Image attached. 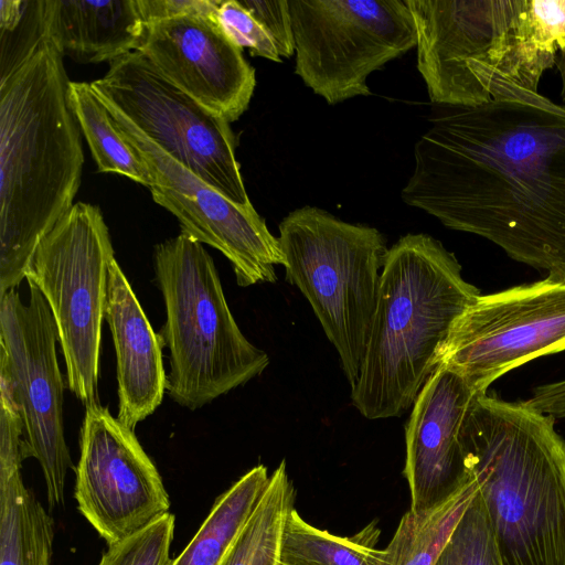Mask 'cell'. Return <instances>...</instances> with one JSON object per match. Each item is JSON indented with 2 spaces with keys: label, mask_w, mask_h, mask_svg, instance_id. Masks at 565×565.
<instances>
[{
  "label": "cell",
  "mask_w": 565,
  "mask_h": 565,
  "mask_svg": "<svg viewBox=\"0 0 565 565\" xmlns=\"http://www.w3.org/2000/svg\"><path fill=\"white\" fill-rule=\"evenodd\" d=\"M75 473L78 511L108 545L169 513L161 476L134 429L98 402L85 406Z\"/></svg>",
  "instance_id": "5bb4252c"
},
{
  "label": "cell",
  "mask_w": 565,
  "mask_h": 565,
  "mask_svg": "<svg viewBox=\"0 0 565 565\" xmlns=\"http://www.w3.org/2000/svg\"><path fill=\"white\" fill-rule=\"evenodd\" d=\"M555 65L561 75V81H562L561 96H562L563 102L565 103V52L558 53V55L556 56V60H555Z\"/></svg>",
  "instance_id": "1f68e13d"
},
{
  "label": "cell",
  "mask_w": 565,
  "mask_h": 565,
  "mask_svg": "<svg viewBox=\"0 0 565 565\" xmlns=\"http://www.w3.org/2000/svg\"><path fill=\"white\" fill-rule=\"evenodd\" d=\"M270 475L258 465L214 502L183 552L168 565H221L253 515Z\"/></svg>",
  "instance_id": "ffe728a7"
},
{
  "label": "cell",
  "mask_w": 565,
  "mask_h": 565,
  "mask_svg": "<svg viewBox=\"0 0 565 565\" xmlns=\"http://www.w3.org/2000/svg\"><path fill=\"white\" fill-rule=\"evenodd\" d=\"M414 159L407 205L565 281V105L495 79L488 102L431 118Z\"/></svg>",
  "instance_id": "6da1fadb"
},
{
  "label": "cell",
  "mask_w": 565,
  "mask_h": 565,
  "mask_svg": "<svg viewBox=\"0 0 565 565\" xmlns=\"http://www.w3.org/2000/svg\"><path fill=\"white\" fill-rule=\"evenodd\" d=\"M477 492L472 478L441 503L406 512L386 546L392 565H435Z\"/></svg>",
  "instance_id": "603a6c76"
},
{
  "label": "cell",
  "mask_w": 565,
  "mask_h": 565,
  "mask_svg": "<svg viewBox=\"0 0 565 565\" xmlns=\"http://www.w3.org/2000/svg\"><path fill=\"white\" fill-rule=\"evenodd\" d=\"M222 0H137L140 15L151 23L184 15H215Z\"/></svg>",
  "instance_id": "f546056e"
},
{
  "label": "cell",
  "mask_w": 565,
  "mask_h": 565,
  "mask_svg": "<svg viewBox=\"0 0 565 565\" xmlns=\"http://www.w3.org/2000/svg\"><path fill=\"white\" fill-rule=\"evenodd\" d=\"M137 51L170 83L230 124L248 108L255 70L216 14L147 23Z\"/></svg>",
  "instance_id": "9a60e30c"
},
{
  "label": "cell",
  "mask_w": 565,
  "mask_h": 565,
  "mask_svg": "<svg viewBox=\"0 0 565 565\" xmlns=\"http://www.w3.org/2000/svg\"><path fill=\"white\" fill-rule=\"evenodd\" d=\"M461 441L504 565H565V440L554 418L486 393Z\"/></svg>",
  "instance_id": "3957f363"
},
{
  "label": "cell",
  "mask_w": 565,
  "mask_h": 565,
  "mask_svg": "<svg viewBox=\"0 0 565 565\" xmlns=\"http://www.w3.org/2000/svg\"><path fill=\"white\" fill-rule=\"evenodd\" d=\"M435 565H504L478 489Z\"/></svg>",
  "instance_id": "d4e9b609"
},
{
  "label": "cell",
  "mask_w": 565,
  "mask_h": 565,
  "mask_svg": "<svg viewBox=\"0 0 565 565\" xmlns=\"http://www.w3.org/2000/svg\"><path fill=\"white\" fill-rule=\"evenodd\" d=\"M0 83L10 77L43 39L41 0L0 1Z\"/></svg>",
  "instance_id": "484cf974"
},
{
  "label": "cell",
  "mask_w": 565,
  "mask_h": 565,
  "mask_svg": "<svg viewBox=\"0 0 565 565\" xmlns=\"http://www.w3.org/2000/svg\"><path fill=\"white\" fill-rule=\"evenodd\" d=\"M380 529L372 521L352 536H338L306 522L292 508L282 529L279 565H392L376 548Z\"/></svg>",
  "instance_id": "44dd1931"
},
{
  "label": "cell",
  "mask_w": 565,
  "mask_h": 565,
  "mask_svg": "<svg viewBox=\"0 0 565 565\" xmlns=\"http://www.w3.org/2000/svg\"><path fill=\"white\" fill-rule=\"evenodd\" d=\"M416 29L417 68L433 103L473 107L495 79L537 92L548 62L531 0H405Z\"/></svg>",
  "instance_id": "5b68a950"
},
{
  "label": "cell",
  "mask_w": 565,
  "mask_h": 565,
  "mask_svg": "<svg viewBox=\"0 0 565 565\" xmlns=\"http://www.w3.org/2000/svg\"><path fill=\"white\" fill-rule=\"evenodd\" d=\"M104 103L115 126L146 163L153 201L177 217L181 232L221 252L232 264L238 286L275 282V266H284L279 239L253 204L232 202Z\"/></svg>",
  "instance_id": "4fadbf2b"
},
{
  "label": "cell",
  "mask_w": 565,
  "mask_h": 565,
  "mask_svg": "<svg viewBox=\"0 0 565 565\" xmlns=\"http://www.w3.org/2000/svg\"><path fill=\"white\" fill-rule=\"evenodd\" d=\"M154 271L166 308L167 391L175 403L201 408L265 371L269 356L238 328L203 244L182 232L158 244Z\"/></svg>",
  "instance_id": "8992f818"
},
{
  "label": "cell",
  "mask_w": 565,
  "mask_h": 565,
  "mask_svg": "<svg viewBox=\"0 0 565 565\" xmlns=\"http://www.w3.org/2000/svg\"><path fill=\"white\" fill-rule=\"evenodd\" d=\"M115 253L98 206L78 202L42 238L26 268L55 321L67 386L95 403L109 266Z\"/></svg>",
  "instance_id": "ba28073f"
},
{
  "label": "cell",
  "mask_w": 565,
  "mask_h": 565,
  "mask_svg": "<svg viewBox=\"0 0 565 565\" xmlns=\"http://www.w3.org/2000/svg\"><path fill=\"white\" fill-rule=\"evenodd\" d=\"M238 1L271 36L279 56L290 57L295 53V40L288 0Z\"/></svg>",
  "instance_id": "f1b7e54d"
},
{
  "label": "cell",
  "mask_w": 565,
  "mask_h": 565,
  "mask_svg": "<svg viewBox=\"0 0 565 565\" xmlns=\"http://www.w3.org/2000/svg\"><path fill=\"white\" fill-rule=\"evenodd\" d=\"M66 97L89 145L97 171L118 173L149 186L146 163L115 126L106 104L92 84L68 81Z\"/></svg>",
  "instance_id": "7402d4cb"
},
{
  "label": "cell",
  "mask_w": 565,
  "mask_h": 565,
  "mask_svg": "<svg viewBox=\"0 0 565 565\" xmlns=\"http://www.w3.org/2000/svg\"><path fill=\"white\" fill-rule=\"evenodd\" d=\"M479 395L461 374L444 364L422 387L405 426L409 510L430 509L469 480L461 433Z\"/></svg>",
  "instance_id": "2e32d148"
},
{
  "label": "cell",
  "mask_w": 565,
  "mask_h": 565,
  "mask_svg": "<svg viewBox=\"0 0 565 565\" xmlns=\"http://www.w3.org/2000/svg\"><path fill=\"white\" fill-rule=\"evenodd\" d=\"M41 20L44 40L88 63L137 51L146 28L137 0H41Z\"/></svg>",
  "instance_id": "ac0fdd59"
},
{
  "label": "cell",
  "mask_w": 565,
  "mask_h": 565,
  "mask_svg": "<svg viewBox=\"0 0 565 565\" xmlns=\"http://www.w3.org/2000/svg\"><path fill=\"white\" fill-rule=\"evenodd\" d=\"M67 84L46 40L0 83V296L19 287L42 238L74 205L84 154Z\"/></svg>",
  "instance_id": "7a4b0ae2"
},
{
  "label": "cell",
  "mask_w": 565,
  "mask_h": 565,
  "mask_svg": "<svg viewBox=\"0 0 565 565\" xmlns=\"http://www.w3.org/2000/svg\"><path fill=\"white\" fill-rule=\"evenodd\" d=\"M544 411L554 418H565V379L544 384L541 388Z\"/></svg>",
  "instance_id": "4dcf8cb0"
},
{
  "label": "cell",
  "mask_w": 565,
  "mask_h": 565,
  "mask_svg": "<svg viewBox=\"0 0 565 565\" xmlns=\"http://www.w3.org/2000/svg\"><path fill=\"white\" fill-rule=\"evenodd\" d=\"M105 320L116 352L117 418L135 430L138 423L158 408L167 391L164 343L150 324L116 258L109 266Z\"/></svg>",
  "instance_id": "e0dca14e"
},
{
  "label": "cell",
  "mask_w": 565,
  "mask_h": 565,
  "mask_svg": "<svg viewBox=\"0 0 565 565\" xmlns=\"http://www.w3.org/2000/svg\"><path fill=\"white\" fill-rule=\"evenodd\" d=\"M295 73L330 105L369 96L367 78L416 46L405 0H288Z\"/></svg>",
  "instance_id": "9c48e42d"
},
{
  "label": "cell",
  "mask_w": 565,
  "mask_h": 565,
  "mask_svg": "<svg viewBox=\"0 0 565 565\" xmlns=\"http://www.w3.org/2000/svg\"><path fill=\"white\" fill-rule=\"evenodd\" d=\"M175 518L167 513L135 534L108 545L97 565H168Z\"/></svg>",
  "instance_id": "4316f807"
},
{
  "label": "cell",
  "mask_w": 565,
  "mask_h": 565,
  "mask_svg": "<svg viewBox=\"0 0 565 565\" xmlns=\"http://www.w3.org/2000/svg\"><path fill=\"white\" fill-rule=\"evenodd\" d=\"M216 19L238 46L249 49L250 55L281 62L271 36L238 0H222Z\"/></svg>",
  "instance_id": "83f0119b"
},
{
  "label": "cell",
  "mask_w": 565,
  "mask_h": 565,
  "mask_svg": "<svg viewBox=\"0 0 565 565\" xmlns=\"http://www.w3.org/2000/svg\"><path fill=\"white\" fill-rule=\"evenodd\" d=\"M29 288L26 305L18 288L0 296V369L12 383L23 419L26 458L39 461L47 504L53 509L64 503L72 466L63 424L64 382L51 309L35 285Z\"/></svg>",
  "instance_id": "8fae6325"
},
{
  "label": "cell",
  "mask_w": 565,
  "mask_h": 565,
  "mask_svg": "<svg viewBox=\"0 0 565 565\" xmlns=\"http://www.w3.org/2000/svg\"><path fill=\"white\" fill-rule=\"evenodd\" d=\"M480 295L433 236L406 234L388 248L364 360L351 387L362 416L399 417L413 406L455 322Z\"/></svg>",
  "instance_id": "277c9868"
},
{
  "label": "cell",
  "mask_w": 565,
  "mask_h": 565,
  "mask_svg": "<svg viewBox=\"0 0 565 565\" xmlns=\"http://www.w3.org/2000/svg\"><path fill=\"white\" fill-rule=\"evenodd\" d=\"M565 350V281L545 278L480 295L455 322L437 356L479 394L500 376Z\"/></svg>",
  "instance_id": "7c38bea8"
},
{
  "label": "cell",
  "mask_w": 565,
  "mask_h": 565,
  "mask_svg": "<svg viewBox=\"0 0 565 565\" xmlns=\"http://www.w3.org/2000/svg\"><path fill=\"white\" fill-rule=\"evenodd\" d=\"M278 239L285 278L310 303L352 387L376 309L386 239L375 227L308 205L282 218Z\"/></svg>",
  "instance_id": "52a82bcc"
},
{
  "label": "cell",
  "mask_w": 565,
  "mask_h": 565,
  "mask_svg": "<svg viewBox=\"0 0 565 565\" xmlns=\"http://www.w3.org/2000/svg\"><path fill=\"white\" fill-rule=\"evenodd\" d=\"M295 490L285 460L273 471L248 523L221 565H279L282 529Z\"/></svg>",
  "instance_id": "cb8c5ba5"
},
{
  "label": "cell",
  "mask_w": 565,
  "mask_h": 565,
  "mask_svg": "<svg viewBox=\"0 0 565 565\" xmlns=\"http://www.w3.org/2000/svg\"><path fill=\"white\" fill-rule=\"evenodd\" d=\"M99 96L178 163L232 202L249 206L230 122L164 78L138 51L90 83Z\"/></svg>",
  "instance_id": "30bf717a"
},
{
  "label": "cell",
  "mask_w": 565,
  "mask_h": 565,
  "mask_svg": "<svg viewBox=\"0 0 565 565\" xmlns=\"http://www.w3.org/2000/svg\"><path fill=\"white\" fill-rule=\"evenodd\" d=\"M19 444L0 446V565H52L54 521L24 486Z\"/></svg>",
  "instance_id": "d6986e66"
}]
</instances>
